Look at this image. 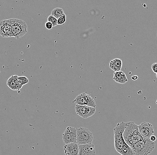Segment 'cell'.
Instances as JSON below:
<instances>
[{"label":"cell","instance_id":"cell-1","mask_svg":"<svg viewBox=\"0 0 157 155\" xmlns=\"http://www.w3.org/2000/svg\"><path fill=\"white\" fill-rule=\"evenodd\" d=\"M127 123H118L113 129L114 147L117 152L121 155H135L131 147L125 142L123 134Z\"/></svg>","mask_w":157,"mask_h":155},{"label":"cell","instance_id":"cell-2","mask_svg":"<svg viewBox=\"0 0 157 155\" xmlns=\"http://www.w3.org/2000/svg\"><path fill=\"white\" fill-rule=\"evenodd\" d=\"M123 135L125 142L131 148L137 142L143 139L139 133L138 125L134 122H128Z\"/></svg>","mask_w":157,"mask_h":155},{"label":"cell","instance_id":"cell-3","mask_svg":"<svg viewBox=\"0 0 157 155\" xmlns=\"http://www.w3.org/2000/svg\"><path fill=\"white\" fill-rule=\"evenodd\" d=\"M155 146L154 142L150 140L143 139L135 144L132 149L135 155H148L154 150Z\"/></svg>","mask_w":157,"mask_h":155},{"label":"cell","instance_id":"cell-4","mask_svg":"<svg viewBox=\"0 0 157 155\" xmlns=\"http://www.w3.org/2000/svg\"><path fill=\"white\" fill-rule=\"evenodd\" d=\"M9 19L12 25V37L19 39L27 33L28 26L25 22L17 18Z\"/></svg>","mask_w":157,"mask_h":155},{"label":"cell","instance_id":"cell-5","mask_svg":"<svg viewBox=\"0 0 157 155\" xmlns=\"http://www.w3.org/2000/svg\"><path fill=\"white\" fill-rule=\"evenodd\" d=\"M76 129L77 144L79 145L93 144V135L89 129L83 127Z\"/></svg>","mask_w":157,"mask_h":155},{"label":"cell","instance_id":"cell-6","mask_svg":"<svg viewBox=\"0 0 157 155\" xmlns=\"http://www.w3.org/2000/svg\"><path fill=\"white\" fill-rule=\"evenodd\" d=\"M72 103L81 106H86L96 108V102L91 96L86 93L80 94L76 97Z\"/></svg>","mask_w":157,"mask_h":155},{"label":"cell","instance_id":"cell-7","mask_svg":"<svg viewBox=\"0 0 157 155\" xmlns=\"http://www.w3.org/2000/svg\"><path fill=\"white\" fill-rule=\"evenodd\" d=\"M138 130L141 136L144 139L150 140L154 133V127L150 123L142 122L138 125Z\"/></svg>","mask_w":157,"mask_h":155},{"label":"cell","instance_id":"cell-8","mask_svg":"<svg viewBox=\"0 0 157 155\" xmlns=\"http://www.w3.org/2000/svg\"><path fill=\"white\" fill-rule=\"evenodd\" d=\"M62 140L65 144L77 143V129L75 127H68L62 135Z\"/></svg>","mask_w":157,"mask_h":155},{"label":"cell","instance_id":"cell-9","mask_svg":"<svg viewBox=\"0 0 157 155\" xmlns=\"http://www.w3.org/2000/svg\"><path fill=\"white\" fill-rule=\"evenodd\" d=\"M75 110L78 116L84 119H87L93 116L96 111V108L92 107L78 105H76Z\"/></svg>","mask_w":157,"mask_h":155},{"label":"cell","instance_id":"cell-10","mask_svg":"<svg viewBox=\"0 0 157 155\" xmlns=\"http://www.w3.org/2000/svg\"><path fill=\"white\" fill-rule=\"evenodd\" d=\"M0 35L4 38L12 37V25L10 19L0 21Z\"/></svg>","mask_w":157,"mask_h":155},{"label":"cell","instance_id":"cell-11","mask_svg":"<svg viewBox=\"0 0 157 155\" xmlns=\"http://www.w3.org/2000/svg\"><path fill=\"white\" fill-rule=\"evenodd\" d=\"M95 145L93 144L79 145L78 155H96Z\"/></svg>","mask_w":157,"mask_h":155},{"label":"cell","instance_id":"cell-12","mask_svg":"<svg viewBox=\"0 0 157 155\" xmlns=\"http://www.w3.org/2000/svg\"><path fill=\"white\" fill-rule=\"evenodd\" d=\"M64 152L65 155H78L79 144L77 143L65 144L64 146Z\"/></svg>","mask_w":157,"mask_h":155},{"label":"cell","instance_id":"cell-13","mask_svg":"<svg viewBox=\"0 0 157 155\" xmlns=\"http://www.w3.org/2000/svg\"><path fill=\"white\" fill-rule=\"evenodd\" d=\"M18 77L17 75H11L7 80L6 82L7 86L13 90L19 91L21 89V88L18 83Z\"/></svg>","mask_w":157,"mask_h":155},{"label":"cell","instance_id":"cell-14","mask_svg":"<svg viewBox=\"0 0 157 155\" xmlns=\"http://www.w3.org/2000/svg\"><path fill=\"white\" fill-rule=\"evenodd\" d=\"M113 80L121 84H125L128 81L126 75L121 71L114 72Z\"/></svg>","mask_w":157,"mask_h":155},{"label":"cell","instance_id":"cell-15","mask_svg":"<svg viewBox=\"0 0 157 155\" xmlns=\"http://www.w3.org/2000/svg\"><path fill=\"white\" fill-rule=\"evenodd\" d=\"M109 66L115 72L120 71L122 66V60L120 59H114L110 61Z\"/></svg>","mask_w":157,"mask_h":155},{"label":"cell","instance_id":"cell-16","mask_svg":"<svg viewBox=\"0 0 157 155\" xmlns=\"http://www.w3.org/2000/svg\"><path fill=\"white\" fill-rule=\"evenodd\" d=\"M64 10L62 8L57 7L52 10L51 15L56 18V19H58L64 15Z\"/></svg>","mask_w":157,"mask_h":155},{"label":"cell","instance_id":"cell-17","mask_svg":"<svg viewBox=\"0 0 157 155\" xmlns=\"http://www.w3.org/2000/svg\"><path fill=\"white\" fill-rule=\"evenodd\" d=\"M17 80H18V83L21 88H22L23 86L28 84L29 82V80L28 78L25 76L18 77Z\"/></svg>","mask_w":157,"mask_h":155},{"label":"cell","instance_id":"cell-18","mask_svg":"<svg viewBox=\"0 0 157 155\" xmlns=\"http://www.w3.org/2000/svg\"><path fill=\"white\" fill-rule=\"evenodd\" d=\"M48 22H51L52 24L53 27L57 25V19L50 15L48 18Z\"/></svg>","mask_w":157,"mask_h":155},{"label":"cell","instance_id":"cell-19","mask_svg":"<svg viewBox=\"0 0 157 155\" xmlns=\"http://www.w3.org/2000/svg\"><path fill=\"white\" fill-rule=\"evenodd\" d=\"M66 21V15L65 14L60 17L57 19V25H62L64 24Z\"/></svg>","mask_w":157,"mask_h":155},{"label":"cell","instance_id":"cell-20","mask_svg":"<svg viewBox=\"0 0 157 155\" xmlns=\"http://www.w3.org/2000/svg\"><path fill=\"white\" fill-rule=\"evenodd\" d=\"M45 26L46 28V29L48 30H50L52 29L53 26L52 24L49 22H46L45 24Z\"/></svg>","mask_w":157,"mask_h":155},{"label":"cell","instance_id":"cell-21","mask_svg":"<svg viewBox=\"0 0 157 155\" xmlns=\"http://www.w3.org/2000/svg\"><path fill=\"white\" fill-rule=\"evenodd\" d=\"M151 69L154 73H157V63L152 64L151 65Z\"/></svg>","mask_w":157,"mask_h":155},{"label":"cell","instance_id":"cell-22","mask_svg":"<svg viewBox=\"0 0 157 155\" xmlns=\"http://www.w3.org/2000/svg\"><path fill=\"white\" fill-rule=\"evenodd\" d=\"M150 140H151L152 142H154L155 141H156V136H154V135H152L151 137H150Z\"/></svg>","mask_w":157,"mask_h":155},{"label":"cell","instance_id":"cell-23","mask_svg":"<svg viewBox=\"0 0 157 155\" xmlns=\"http://www.w3.org/2000/svg\"><path fill=\"white\" fill-rule=\"evenodd\" d=\"M138 79V77L137 75H133V76H132V77H131V79L133 80V81H136Z\"/></svg>","mask_w":157,"mask_h":155},{"label":"cell","instance_id":"cell-24","mask_svg":"<svg viewBox=\"0 0 157 155\" xmlns=\"http://www.w3.org/2000/svg\"><path fill=\"white\" fill-rule=\"evenodd\" d=\"M156 104H157V100H156Z\"/></svg>","mask_w":157,"mask_h":155},{"label":"cell","instance_id":"cell-25","mask_svg":"<svg viewBox=\"0 0 157 155\" xmlns=\"http://www.w3.org/2000/svg\"><path fill=\"white\" fill-rule=\"evenodd\" d=\"M156 78H157V73L156 74Z\"/></svg>","mask_w":157,"mask_h":155},{"label":"cell","instance_id":"cell-26","mask_svg":"<svg viewBox=\"0 0 157 155\" xmlns=\"http://www.w3.org/2000/svg\"></svg>","mask_w":157,"mask_h":155}]
</instances>
